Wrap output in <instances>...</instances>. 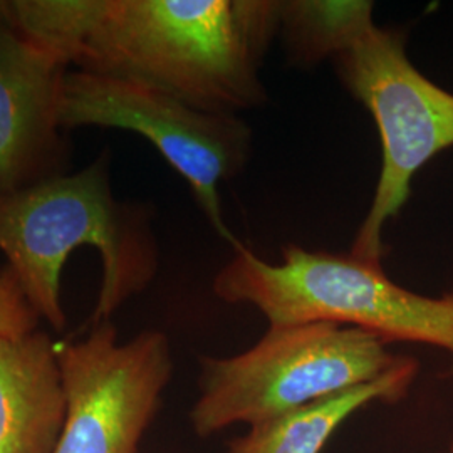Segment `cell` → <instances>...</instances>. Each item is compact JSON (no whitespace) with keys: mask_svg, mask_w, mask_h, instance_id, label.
Wrapping results in <instances>:
<instances>
[{"mask_svg":"<svg viewBox=\"0 0 453 453\" xmlns=\"http://www.w3.org/2000/svg\"><path fill=\"white\" fill-rule=\"evenodd\" d=\"M11 29V12H9V0H0V33Z\"/></svg>","mask_w":453,"mask_h":453,"instance_id":"obj_13","label":"cell"},{"mask_svg":"<svg viewBox=\"0 0 453 453\" xmlns=\"http://www.w3.org/2000/svg\"><path fill=\"white\" fill-rule=\"evenodd\" d=\"M417 376L418 361L408 357L400 368L372 383L249 426L245 435L230 441L226 453H321L333 434L359 408L403 400Z\"/></svg>","mask_w":453,"mask_h":453,"instance_id":"obj_10","label":"cell"},{"mask_svg":"<svg viewBox=\"0 0 453 453\" xmlns=\"http://www.w3.org/2000/svg\"><path fill=\"white\" fill-rule=\"evenodd\" d=\"M81 247L96 249L103 264L93 326L145 291L160 267L151 211L114 196L108 151L81 172L0 195V252L39 319L56 331L67 323L63 267Z\"/></svg>","mask_w":453,"mask_h":453,"instance_id":"obj_2","label":"cell"},{"mask_svg":"<svg viewBox=\"0 0 453 453\" xmlns=\"http://www.w3.org/2000/svg\"><path fill=\"white\" fill-rule=\"evenodd\" d=\"M65 420L54 453H138L173 374L166 334L118 340L111 321L58 346Z\"/></svg>","mask_w":453,"mask_h":453,"instance_id":"obj_7","label":"cell"},{"mask_svg":"<svg viewBox=\"0 0 453 453\" xmlns=\"http://www.w3.org/2000/svg\"><path fill=\"white\" fill-rule=\"evenodd\" d=\"M341 86L370 113L381 168L349 254L381 264L383 234L411 195L415 175L453 146V93L411 63L406 33L366 19L329 61Z\"/></svg>","mask_w":453,"mask_h":453,"instance_id":"obj_5","label":"cell"},{"mask_svg":"<svg viewBox=\"0 0 453 453\" xmlns=\"http://www.w3.org/2000/svg\"><path fill=\"white\" fill-rule=\"evenodd\" d=\"M65 406L58 344L48 333L0 336V453H54Z\"/></svg>","mask_w":453,"mask_h":453,"instance_id":"obj_9","label":"cell"},{"mask_svg":"<svg viewBox=\"0 0 453 453\" xmlns=\"http://www.w3.org/2000/svg\"><path fill=\"white\" fill-rule=\"evenodd\" d=\"M410 357L368 331L340 324L269 326L254 346L234 357H200L195 435L232 425L254 426L301 406L372 383Z\"/></svg>","mask_w":453,"mask_h":453,"instance_id":"obj_4","label":"cell"},{"mask_svg":"<svg viewBox=\"0 0 453 453\" xmlns=\"http://www.w3.org/2000/svg\"><path fill=\"white\" fill-rule=\"evenodd\" d=\"M67 69L16 31L0 33V195L65 175L58 110Z\"/></svg>","mask_w":453,"mask_h":453,"instance_id":"obj_8","label":"cell"},{"mask_svg":"<svg viewBox=\"0 0 453 453\" xmlns=\"http://www.w3.org/2000/svg\"><path fill=\"white\" fill-rule=\"evenodd\" d=\"M39 316L9 265L0 271V336L19 338L37 331Z\"/></svg>","mask_w":453,"mask_h":453,"instance_id":"obj_12","label":"cell"},{"mask_svg":"<svg viewBox=\"0 0 453 453\" xmlns=\"http://www.w3.org/2000/svg\"><path fill=\"white\" fill-rule=\"evenodd\" d=\"M74 69L140 82L209 113L267 103L279 0H84Z\"/></svg>","mask_w":453,"mask_h":453,"instance_id":"obj_1","label":"cell"},{"mask_svg":"<svg viewBox=\"0 0 453 453\" xmlns=\"http://www.w3.org/2000/svg\"><path fill=\"white\" fill-rule=\"evenodd\" d=\"M449 453H453V440L452 443H450V449H449Z\"/></svg>","mask_w":453,"mask_h":453,"instance_id":"obj_14","label":"cell"},{"mask_svg":"<svg viewBox=\"0 0 453 453\" xmlns=\"http://www.w3.org/2000/svg\"><path fill=\"white\" fill-rule=\"evenodd\" d=\"M58 116L65 131L101 127L143 136L188 183L217 235L241 245L224 220L220 185L242 175L254 153L242 116L202 111L145 84L80 69L65 71Z\"/></svg>","mask_w":453,"mask_h":453,"instance_id":"obj_6","label":"cell"},{"mask_svg":"<svg viewBox=\"0 0 453 453\" xmlns=\"http://www.w3.org/2000/svg\"><path fill=\"white\" fill-rule=\"evenodd\" d=\"M374 16L370 0H279V37L288 61L312 69L331 61L348 37Z\"/></svg>","mask_w":453,"mask_h":453,"instance_id":"obj_11","label":"cell"},{"mask_svg":"<svg viewBox=\"0 0 453 453\" xmlns=\"http://www.w3.org/2000/svg\"><path fill=\"white\" fill-rule=\"evenodd\" d=\"M213 294L226 304L257 309L269 326L331 323L357 327L387 342L434 346L453 363V291L423 296L396 284L383 264L351 254L284 245L267 262L245 245L213 277Z\"/></svg>","mask_w":453,"mask_h":453,"instance_id":"obj_3","label":"cell"}]
</instances>
